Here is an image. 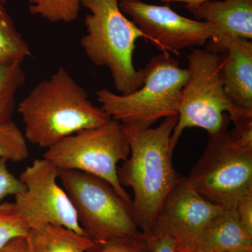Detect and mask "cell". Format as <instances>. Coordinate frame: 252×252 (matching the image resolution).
<instances>
[{"mask_svg": "<svg viewBox=\"0 0 252 252\" xmlns=\"http://www.w3.org/2000/svg\"><path fill=\"white\" fill-rule=\"evenodd\" d=\"M178 114L165 118L155 128L123 125L130 154L117 168L119 182L134 193V212L144 234L154 229L158 213L170 190L184 178L172 164L170 144Z\"/></svg>", "mask_w": 252, "mask_h": 252, "instance_id": "obj_1", "label": "cell"}, {"mask_svg": "<svg viewBox=\"0 0 252 252\" xmlns=\"http://www.w3.org/2000/svg\"><path fill=\"white\" fill-rule=\"evenodd\" d=\"M18 111L26 140L45 149L111 119L64 67L38 83L18 104Z\"/></svg>", "mask_w": 252, "mask_h": 252, "instance_id": "obj_2", "label": "cell"}, {"mask_svg": "<svg viewBox=\"0 0 252 252\" xmlns=\"http://www.w3.org/2000/svg\"><path fill=\"white\" fill-rule=\"evenodd\" d=\"M81 6L90 11L86 15V34L81 39L87 57L98 67H107L119 94H127L144 84L143 69L133 64L135 42L146 36L126 17L119 0H81Z\"/></svg>", "mask_w": 252, "mask_h": 252, "instance_id": "obj_3", "label": "cell"}, {"mask_svg": "<svg viewBox=\"0 0 252 252\" xmlns=\"http://www.w3.org/2000/svg\"><path fill=\"white\" fill-rule=\"evenodd\" d=\"M143 71V85L132 94H115L106 89L96 92L101 108L123 125L148 128L161 118L178 114L188 69L163 53L152 58Z\"/></svg>", "mask_w": 252, "mask_h": 252, "instance_id": "obj_4", "label": "cell"}, {"mask_svg": "<svg viewBox=\"0 0 252 252\" xmlns=\"http://www.w3.org/2000/svg\"><path fill=\"white\" fill-rule=\"evenodd\" d=\"M189 79L179 106L178 122L172 132L170 144L175 148L186 128L197 127L209 135L252 117L237 107L227 97L220 74V55L195 49L187 56Z\"/></svg>", "mask_w": 252, "mask_h": 252, "instance_id": "obj_5", "label": "cell"}, {"mask_svg": "<svg viewBox=\"0 0 252 252\" xmlns=\"http://www.w3.org/2000/svg\"><path fill=\"white\" fill-rule=\"evenodd\" d=\"M62 184L86 235L95 244L127 240L139 232L133 207L103 179L74 170H60Z\"/></svg>", "mask_w": 252, "mask_h": 252, "instance_id": "obj_6", "label": "cell"}, {"mask_svg": "<svg viewBox=\"0 0 252 252\" xmlns=\"http://www.w3.org/2000/svg\"><path fill=\"white\" fill-rule=\"evenodd\" d=\"M130 154L122 124L111 119L99 127L65 137L46 149L44 158L60 170H78L103 179L133 207L130 195L121 185L117 175V164L126 160Z\"/></svg>", "mask_w": 252, "mask_h": 252, "instance_id": "obj_7", "label": "cell"}, {"mask_svg": "<svg viewBox=\"0 0 252 252\" xmlns=\"http://www.w3.org/2000/svg\"><path fill=\"white\" fill-rule=\"evenodd\" d=\"M228 128L209 135L203 155L187 178L210 203L235 209L240 199L252 192V149L238 145Z\"/></svg>", "mask_w": 252, "mask_h": 252, "instance_id": "obj_8", "label": "cell"}, {"mask_svg": "<svg viewBox=\"0 0 252 252\" xmlns=\"http://www.w3.org/2000/svg\"><path fill=\"white\" fill-rule=\"evenodd\" d=\"M19 179L26 189L15 195L14 203L29 227L53 223L86 235L67 193L58 184L59 168L53 162L44 158L36 159L26 167Z\"/></svg>", "mask_w": 252, "mask_h": 252, "instance_id": "obj_9", "label": "cell"}, {"mask_svg": "<svg viewBox=\"0 0 252 252\" xmlns=\"http://www.w3.org/2000/svg\"><path fill=\"white\" fill-rule=\"evenodd\" d=\"M122 12L130 16L144 35L162 50L178 54L193 46L205 45L214 35L212 28L204 21L181 16L169 5L149 4L140 0H122Z\"/></svg>", "mask_w": 252, "mask_h": 252, "instance_id": "obj_10", "label": "cell"}, {"mask_svg": "<svg viewBox=\"0 0 252 252\" xmlns=\"http://www.w3.org/2000/svg\"><path fill=\"white\" fill-rule=\"evenodd\" d=\"M223 209L204 198L184 177L164 200L152 233L166 235L179 248L193 251L199 235Z\"/></svg>", "mask_w": 252, "mask_h": 252, "instance_id": "obj_11", "label": "cell"}, {"mask_svg": "<svg viewBox=\"0 0 252 252\" xmlns=\"http://www.w3.org/2000/svg\"><path fill=\"white\" fill-rule=\"evenodd\" d=\"M220 59V74L228 99L237 107L252 113V43L239 37L209 42L207 49Z\"/></svg>", "mask_w": 252, "mask_h": 252, "instance_id": "obj_12", "label": "cell"}, {"mask_svg": "<svg viewBox=\"0 0 252 252\" xmlns=\"http://www.w3.org/2000/svg\"><path fill=\"white\" fill-rule=\"evenodd\" d=\"M186 8L213 30L210 42L227 37L252 39V0L210 1Z\"/></svg>", "mask_w": 252, "mask_h": 252, "instance_id": "obj_13", "label": "cell"}, {"mask_svg": "<svg viewBox=\"0 0 252 252\" xmlns=\"http://www.w3.org/2000/svg\"><path fill=\"white\" fill-rule=\"evenodd\" d=\"M252 250V236L244 230L235 209H223L201 232L196 242L197 252H227Z\"/></svg>", "mask_w": 252, "mask_h": 252, "instance_id": "obj_14", "label": "cell"}, {"mask_svg": "<svg viewBox=\"0 0 252 252\" xmlns=\"http://www.w3.org/2000/svg\"><path fill=\"white\" fill-rule=\"evenodd\" d=\"M28 252H90L95 243L87 235L53 223H37L29 227Z\"/></svg>", "mask_w": 252, "mask_h": 252, "instance_id": "obj_15", "label": "cell"}, {"mask_svg": "<svg viewBox=\"0 0 252 252\" xmlns=\"http://www.w3.org/2000/svg\"><path fill=\"white\" fill-rule=\"evenodd\" d=\"M31 56L29 45L0 3V63H22Z\"/></svg>", "mask_w": 252, "mask_h": 252, "instance_id": "obj_16", "label": "cell"}, {"mask_svg": "<svg viewBox=\"0 0 252 252\" xmlns=\"http://www.w3.org/2000/svg\"><path fill=\"white\" fill-rule=\"evenodd\" d=\"M26 79L21 63H0V124L12 122L16 94Z\"/></svg>", "mask_w": 252, "mask_h": 252, "instance_id": "obj_17", "label": "cell"}, {"mask_svg": "<svg viewBox=\"0 0 252 252\" xmlns=\"http://www.w3.org/2000/svg\"><path fill=\"white\" fill-rule=\"evenodd\" d=\"M81 0H29L31 14L51 23H72L79 16Z\"/></svg>", "mask_w": 252, "mask_h": 252, "instance_id": "obj_18", "label": "cell"}, {"mask_svg": "<svg viewBox=\"0 0 252 252\" xmlns=\"http://www.w3.org/2000/svg\"><path fill=\"white\" fill-rule=\"evenodd\" d=\"M29 156L27 142L14 122L0 124V158L8 161L21 162Z\"/></svg>", "mask_w": 252, "mask_h": 252, "instance_id": "obj_19", "label": "cell"}, {"mask_svg": "<svg viewBox=\"0 0 252 252\" xmlns=\"http://www.w3.org/2000/svg\"><path fill=\"white\" fill-rule=\"evenodd\" d=\"M29 225L19 214L14 203H0V248L11 240L26 237Z\"/></svg>", "mask_w": 252, "mask_h": 252, "instance_id": "obj_20", "label": "cell"}, {"mask_svg": "<svg viewBox=\"0 0 252 252\" xmlns=\"http://www.w3.org/2000/svg\"><path fill=\"white\" fill-rule=\"evenodd\" d=\"M90 252H149V250L143 233L140 236L127 240L95 244Z\"/></svg>", "mask_w": 252, "mask_h": 252, "instance_id": "obj_21", "label": "cell"}, {"mask_svg": "<svg viewBox=\"0 0 252 252\" xmlns=\"http://www.w3.org/2000/svg\"><path fill=\"white\" fill-rule=\"evenodd\" d=\"M8 160L0 158V203L9 195H16L26 189V186L8 169Z\"/></svg>", "mask_w": 252, "mask_h": 252, "instance_id": "obj_22", "label": "cell"}, {"mask_svg": "<svg viewBox=\"0 0 252 252\" xmlns=\"http://www.w3.org/2000/svg\"><path fill=\"white\" fill-rule=\"evenodd\" d=\"M145 235L149 252H178L179 245L173 239L160 233H149Z\"/></svg>", "mask_w": 252, "mask_h": 252, "instance_id": "obj_23", "label": "cell"}, {"mask_svg": "<svg viewBox=\"0 0 252 252\" xmlns=\"http://www.w3.org/2000/svg\"><path fill=\"white\" fill-rule=\"evenodd\" d=\"M235 211L244 230L252 236V192L240 199Z\"/></svg>", "mask_w": 252, "mask_h": 252, "instance_id": "obj_24", "label": "cell"}, {"mask_svg": "<svg viewBox=\"0 0 252 252\" xmlns=\"http://www.w3.org/2000/svg\"><path fill=\"white\" fill-rule=\"evenodd\" d=\"M230 133L238 145L252 149V117L235 124L234 128L230 130Z\"/></svg>", "mask_w": 252, "mask_h": 252, "instance_id": "obj_25", "label": "cell"}, {"mask_svg": "<svg viewBox=\"0 0 252 252\" xmlns=\"http://www.w3.org/2000/svg\"><path fill=\"white\" fill-rule=\"evenodd\" d=\"M0 252H28L26 237H19L11 240L0 248Z\"/></svg>", "mask_w": 252, "mask_h": 252, "instance_id": "obj_26", "label": "cell"}, {"mask_svg": "<svg viewBox=\"0 0 252 252\" xmlns=\"http://www.w3.org/2000/svg\"><path fill=\"white\" fill-rule=\"evenodd\" d=\"M162 2H183L185 3L186 6H196L201 4L207 1H214V0H160Z\"/></svg>", "mask_w": 252, "mask_h": 252, "instance_id": "obj_27", "label": "cell"}, {"mask_svg": "<svg viewBox=\"0 0 252 252\" xmlns=\"http://www.w3.org/2000/svg\"><path fill=\"white\" fill-rule=\"evenodd\" d=\"M227 252H252V250H235V251H230Z\"/></svg>", "mask_w": 252, "mask_h": 252, "instance_id": "obj_28", "label": "cell"}, {"mask_svg": "<svg viewBox=\"0 0 252 252\" xmlns=\"http://www.w3.org/2000/svg\"><path fill=\"white\" fill-rule=\"evenodd\" d=\"M178 252H197L195 250H193V251H190V250H183V249L179 248Z\"/></svg>", "mask_w": 252, "mask_h": 252, "instance_id": "obj_29", "label": "cell"}, {"mask_svg": "<svg viewBox=\"0 0 252 252\" xmlns=\"http://www.w3.org/2000/svg\"><path fill=\"white\" fill-rule=\"evenodd\" d=\"M6 1H7V0H0V3H1V4H4L5 3H6Z\"/></svg>", "mask_w": 252, "mask_h": 252, "instance_id": "obj_30", "label": "cell"}]
</instances>
